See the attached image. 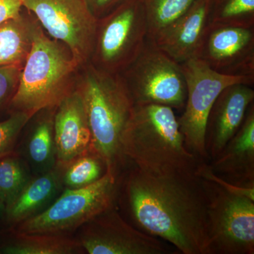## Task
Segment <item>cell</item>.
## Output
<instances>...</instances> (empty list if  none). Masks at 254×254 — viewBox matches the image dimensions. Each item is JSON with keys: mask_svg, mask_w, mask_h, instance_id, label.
<instances>
[{"mask_svg": "<svg viewBox=\"0 0 254 254\" xmlns=\"http://www.w3.org/2000/svg\"><path fill=\"white\" fill-rule=\"evenodd\" d=\"M195 171L155 175L124 171L118 203L128 223L183 254H210L207 199Z\"/></svg>", "mask_w": 254, "mask_h": 254, "instance_id": "cell-1", "label": "cell"}, {"mask_svg": "<svg viewBox=\"0 0 254 254\" xmlns=\"http://www.w3.org/2000/svg\"><path fill=\"white\" fill-rule=\"evenodd\" d=\"M121 147L128 165L155 175L195 171L201 162L187 149L174 110L165 105H134Z\"/></svg>", "mask_w": 254, "mask_h": 254, "instance_id": "cell-2", "label": "cell"}, {"mask_svg": "<svg viewBox=\"0 0 254 254\" xmlns=\"http://www.w3.org/2000/svg\"><path fill=\"white\" fill-rule=\"evenodd\" d=\"M76 89L89 124L91 151L103 160L107 170L123 173L130 165L122 151V136L134 103L121 76L88 63L80 68Z\"/></svg>", "mask_w": 254, "mask_h": 254, "instance_id": "cell-3", "label": "cell"}, {"mask_svg": "<svg viewBox=\"0 0 254 254\" xmlns=\"http://www.w3.org/2000/svg\"><path fill=\"white\" fill-rule=\"evenodd\" d=\"M81 66L71 50L48 36L39 23L7 113L21 112L32 117L39 110L56 107L76 89Z\"/></svg>", "mask_w": 254, "mask_h": 254, "instance_id": "cell-4", "label": "cell"}, {"mask_svg": "<svg viewBox=\"0 0 254 254\" xmlns=\"http://www.w3.org/2000/svg\"><path fill=\"white\" fill-rule=\"evenodd\" d=\"M123 173L107 170L88 186L64 190L46 210L15 225L14 231L71 235L97 215L118 206Z\"/></svg>", "mask_w": 254, "mask_h": 254, "instance_id": "cell-5", "label": "cell"}, {"mask_svg": "<svg viewBox=\"0 0 254 254\" xmlns=\"http://www.w3.org/2000/svg\"><path fill=\"white\" fill-rule=\"evenodd\" d=\"M148 38L142 0H127L98 19L90 63L98 69L120 74L141 53Z\"/></svg>", "mask_w": 254, "mask_h": 254, "instance_id": "cell-6", "label": "cell"}, {"mask_svg": "<svg viewBox=\"0 0 254 254\" xmlns=\"http://www.w3.org/2000/svg\"><path fill=\"white\" fill-rule=\"evenodd\" d=\"M120 76L134 105L185 108L187 89L181 64L148 38L140 54Z\"/></svg>", "mask_w": 254, "mask_h": 254, "instance_id": "cell-7", "label": "cell"}, {"mask_svg": "<svg viewBox=\"0 0 254 254\" xmlns=\"http://www.w3.org/2000/svg\"><path fill=\"white\" fill-rule=\"evenodd\" d=\"M200 179L206 195L210 254H254V199Z\"/></svg>", "mask_w": 254, "mask_h": 254, "instance_id": "cell-8", "label": "cell"}, {"mask_svg": "<svg viewBox=\"0 0 254 254\" xmlns=\"http://www.w3.org/2000/svg\"><path fill=\"white\" fill-rule=\"evenodd\" d=\"M186 80L185 111L178 120L187 149L200 161L209 163L205 148L207 119L222 90L235 83L253 86L254 76H230L214 71L200 59L181 64Z\"/></svg>", "mask_w": 254, "mask_h": 254, "instance_id": "cell-9", "label": "cell"}, {"mask_svg": "<svg viewBox=\"0 0 254 254\" xmlns=\"http://www.w3.org/2000/svg\"><path fill=\"white\" fill-rule=\"evenodd\" d=\"M47 34L64 43L81 66L90 63L98 19L83 0H22Z\"/></svg>", "mask_w": 254, "mask_h": 254, "instance_id": "cell-10", "label": "cell"}, {"mask_svg": "<svg viewBox=\"0 0 254 254\" xmlns=\"http://www.w3.org/2000/svg\"><path fill=\"white\" fill-rule=\"evenodd\" d=\"M118 207L99 214L78 230L76 240L89 254H169L166 242L150 236L122 216Z\"/></svg>", "mask_w": 254, "mask_h": 254, "instance_id": "cell-11", "label": "cell"}, {"mask_svg": "<svg viewBox=\"0 0 254 254\" xmlns=\"http://www.w3.org/2000/svg\"><path fill=\"white\" fill-rule=\"evenodd\" d=\"M198 59L222 74L254 76V28L210 24Z\"/></svg>", "mask_w": 254, "mask_h": 254, "instance_id": "cell-12", "label": "cell"}, {"mask_svg": "<svg viewBox=\"0 0 254 254\" xmlns=\"http://www.w3.org/2000/svg\"><path fill=\"white\" fill-rule=\"evenodd\" d=\"M253 86L235 83L218 95L207 119L205 148L209 162L216 158L240 130L247 111L254 103Z\"/></svg>", "mask_w": 254, "mask_h": 254, "instance_id": "cell-13", "label": "cell"}, {"mask_svg": "<svg viewBox=\"0 0 254 254\" xmlns=\"http://www.w3.org/2000/svg\"><path fill=\"white\" fill-rule=\"evenodd\" d=\"M213 0H195L181 18L153 43L177 63L198 59L211 24Z\"/></svg>", "mask_w": 254, "mask_h": 254, "instance_id": "cell-14", "label": "cell"}, {"mask_svg": "<svg viewBox=\"0 0 254 254\" xmlns=\"http://www.w3.org/2000/svg\"><path fill=\"white\" fill-rule=\"evenodd\" d=\"M54 136L57 163L68 165L91 150L89 124L83 100L76 89L57 105Z\"/></svg>", "mask_w": 254, "mask_h": 254, "instance_id": "cell-15", "label": "cell"}, {"mask_svg": "<svg viewBox=\"0 0 254 254\" xmlns=\"http://www.w3.org/2000/svg\"><path fill=\"white\" fill-rule=\"evenodd\" d=\"M208 163L213 173L222 180L237 186L254 188V103L240 130Z\"/></svg>", "mask_w": 254, "mask_h": 254, "instance_id": "cell-16", "label": "cell"}, {"mask_svg": "<svg viewBox=\"0 0 254 254\" xmlns=\"http://www.w3.org/2000/svg\"><path fill=\"white\" fill-rule=\"evenodd\" d=\"M56 107L37 112L23 128L21 150L18 153L28 163L33 176L46 173L57 165L54 136Z\"/></svg>", "mask_w": 254, "mask_h": 254, "instance_id": "cell-17", "label": "cell"}, {"mask_svg": "<svg viewBox=\"0 0 254 254\" xmlns=\"http://www.w3.org/2000/svg\"><path fill=\"white\" fill-rule=\"evenodd\" d=\"M65 168L66 165L57 163L50 171L33 176L6 208L5 218L8 223L15 226L46 210L64 190Z\"/></svg>", "mask_w": 254, "mask_h": 254, "instance_id": "cell-18", "label": "cell"}, {"mask_svg": "<svg viewBox=\"0 0 254 254\" xmlns=\"http://www.w3.org/2000/svg\"><path fill=\"white\" fill-rule=\"evenodd\" d=\"M38 25L24 7L18 16L0 24V66L24 63Z\"/></svg>", "mask_w": 254, "mask_h": 254, "instance_id": "cell-19", "label": "cell"}, {"mask_svg": "<svg viewBox=\"0 0 254 254\" xmlns=\"http://www.w3.org/2000/svg\"><path fill=\"white\" fill-rule=\"evenodd\" d=\"M84 250L76 237L71 235L46 233H19L1 246L4 254H76Z\"/></svg>", "mask_w": 254, "mask_h": 254, "instance_id": "cell-20", "label": "cell"}, {"mask_svg": "<svg viewBox=\"0 0 254 254\" xmlns=\"http://www.w3.org/2000/svg\"><path fill=\"white\" fill-rule=\"evenodd\" d=\"M195 0H142L144 6L148 39L154 42L173 26Z\"/></svg>", "mask_w": 254, "mask_h": 254, "instance_id": "cell-21", "label": "cell"}, {"mask_svg": "<svg viewBox=\"0 0 254 254\" xmlns=\"http://www.w3.org/2000/svg\"><path fill=\"white\" fill-rule=\"evenodd\" d=\"M33 177L24 158L14 151L0 158V199L6 209Z\"/></svg>", "mask_w": 254, "mask_h": 254, "instance_id": "cell-22", "label": "cell"}, {"mask_svg": "<svg viewBox=\"0 0 254 254\" xmlns=\"http://www.w3.org/2000/svg\"><path fill=\"white\" fill-rule=\"evenodd\" d=\"M106 171L103 160L90 150L66 165L63 174L64 190L88 186L100 180Z\"/></svg>", "mask_w": 254, "mask_h": 254, "instance_id": "cell-23", "label": "cell"}, {"mask_svg": "<svg viewBox=\"0 0 254 254\" xmlns=\"http://www.w3.org/2000/svg\"><path fill=\"white\" fill-rule=\"evenodd\" d=\"M211 25L254 28V0H213Z\"/></svg>", "mask_w": 254, "mask_h": 254, "instance_id": "cell-24", "label": "cell"}, {"mask_svg": "<svg viewBox=\"0 0 254 254\" xmlns=\"http://www.w3.org/2000/svg\"><path fill=\"white\" fill-rule=\"evenodd\" d=\"M0 122V158L14 151L15 147L28 120V114L15 112Z\"/></svg>", "mask_w": 254, "mask_h": 254, "instance_id": "cell-25", "label": "cell"}, {"mask_svg": "<svg viewBox=\"0 0 254 254\" xmlns=\"http://www.w3.org/2000/svg\"><path fill=\"white\" fill-rule=\"evenodd\" d=\"M23 64L0 66V113L8 110L17 90Z\"/></svg>", "mask_w": 254, "mask_h": 254, "instance_id": "cell-26", "label": "cell"}, {"mask_svg": "<svg viewBox=\"0 0 254 254\" xmlns=\"http://www.w3.org/2000/svg\"><path fill=\"white\" fill-rule=\"evenodd\" d=\"M97 19L109 14L127 0H83Z\"/></svg>", "mask_w": 254, "mask_h": 254, "instance_id": "cell-27", "label": "cell"}, {"mask_svg": "<svg viewBox=\"0 0 254 254\" xmlns=\"http://www.w3.org/2000/svg\"><path fill=\"white\" fill-rule=\"evenodd\" d=\"M23 7L22 0H0V24L18 16Z\"/></svg>", "mask_w": 254, "mask_h": 254, "instance_id": "cell-28", "label": "cell"}, {"mask_svg": "<svg viewBox=\"0 0 254 254\" xmlns=\"http://www.w3.org/2000/svg\"><path fill=\"white\" fill-rule=\"evenodd\" d=\"M5 215H6V206L0 199V219L5 218Z\"/></svg>", "mask_w": 254, "mask_h": 254, "instance_id": "cell-29", "label": "cell"}]
</instances>
